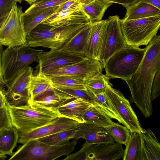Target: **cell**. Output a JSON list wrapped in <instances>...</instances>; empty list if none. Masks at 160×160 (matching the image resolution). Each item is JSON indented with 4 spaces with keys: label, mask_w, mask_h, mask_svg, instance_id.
Here are the masks:
<instances>
[{
    "label": "cell",
    "mask_w": 160,
    "mask_h": 160,
    "mask_svg": "<svg viewBox=\"0 0 160 160\" xmlns=\"http://www.w3.org/2000/svg\"><path fill=\"white\" fill-rule=\"evenodd\" d=\"M91 0H69L60 6L56 12L68 9H82Z\"/></svg>",
    "instance_id": "cell-37"
},
{
    "label": "cell",
    "mask_w": 160,
    "mask_h": 160,
    "mask_svg": "<svg viewBox=\"0 0 160 160\" xmlns=\"http://www.w3.org/2000/svg\"><path fill=\"white\" fill-rule=\"evenodd\" d=\"M76 144V140L61 145H51L37 139L31 140L19 146L8 160H53L69 155L74 150Z\"/></svg>",
    "instance_id": "cell-4"
},
{
    "label": "cell",
    "mask_w": 160,
    "mask_h": 160,
    "mask_svg": "<svg viewBox=\"0 0 160 160\" xmlns=\"http://www.w3.org/2000/svg\"><path fill=\"white\" fill-rule=\"evenodd\" d=\"M53 88L76 98H81L88 102L93 104L91 95L87 90H81L72 88L56 86L52 84Z\"/></svg>",
    "instance_id": "cell-35"
},
{
    "label": "cell",
    "mask_w": 160,
    "mask_h": 160,
    "mask_svg": "<svg viewBox=\"0 0 160 160\" xmlns=\"http://www.w3.org/2000/svg\"><path fill=\"white\" fill-rule=\"evenodd\" d=\"M88 24L53 27L40 23L26 36L27 45L59 49Z\"/></svg>",
    "instance_id": "cell-3"
},
{
    "label": "cell",
    "mask_w": 160,
    "mask_h": 160,
    "mask_svg": "<svg viewBox=\"0 0 160 160\" xmlns=\"http://www.w3.org/2000/svg\"><path fill=\"white\" fill-rule=\"evenodd\" d=\"M112 3L120 4L125 8L137 2L138 0H103Z\"/></svg>",
    "instance_id": "cell-41"
},
{
    "label": "cell",
    "mask_w": 160,
    "mask_h": 160,
    "mask_svg": "<svg viewBox=\"0 0 160 160\" xmlns=\"http://www.w3.org/2000/svg\"><path fill=\"white\" fill-rule=\"evenodd\" d=\"M33 69L28 67L13 79L5 84V90H2L6 104L19 106L28 104L30 99L29 87Z\"/></svg>",
    "instance_id": "cell-11"
},
{
    "label": "cell",
    "mask_w": 160,
    "mask_h": 160,
    "mask_svg": "<svg viewBox=\"0 0 160 160\" xmlns=\"http://www.w3.org/2000/svg\"><path fill=\"white\" fill-rule=\"evenodd\" d=\"M105 93L121 118L122 124L130 132H140L142 128L129 101L118 90L109 85Z\"/></svg>",
    "instance_id": "cell-12"
},
{
    "label": "cell",
    "mask_w": 160,
    "mask_h": 160,
    "mask_svg": "<svg viewBox=\"0 0 160 160\" xmlns=\"http://www.w3.org/2000/svg\"><path fill=\"white\" fill-rule=\"evenodd\" d=\"M92 26L90 23L87 24L59 49L64 52L84 56Z\"/></svg>",
    "instance_id": "cell-22"
},
{
    "label": "cell",
    "mask_w": 160,
    "mask_h": 160,
    "mask_svg": "<svg viewBox=\"0 0 160 160\" xmlns=\"http://www.w3.org/2000/svg\"><path fill=\"white\" fill-rule=\"evenodd\" d=\"M125 146L122 157L123 160H140L141 142L139 133L130 132Z\"/></svg>",
    "instance_id": "cell-30"
},
{
    "label": "cell",
    "mask_w": 160,
    "mask_h": 160,
    "mask_svg": "<svg viewBox=\"0 0 160 160\" xmlns=\"http://www.w3.org/2000/svg\"></svg>",
    "instance_id": "cell-47"
},
{
    "label": "cell",
    "mask_w": 160,
    "mask_h": 160,
    "mask_svg": "<svg viewBox=\"0 0 160 160\" xmlns=\"http://www.w3.org/2000/svg\"><path fill=\"white\" fill-rule=\"evenodd\" d=\"M122 32L127 45L139 47L147 46L157 35L160 26V15L123 21Z\"/></svg>",
    "instance_id": "cell-7"
},
{
    "label": "cell",
    "mask_w": 160,
    "mask_h": 160,
    "mask_svg": "<svg viewBox=\"0 0 160 160\" xmlns=\"http://www.w3.org/2000/svg\"><path fill=\"white\" fill-rule=\"evenodd\" d=\"M123 152L122 144L118 142L89 144L85 141L80 150L63 160H117L122 157Z\"/></svg>",
    "instance_id": "cell-9"
},
{
    "label": "cell",
    "mask_w": 160,
    "mask_h": 160,
    "mask_svg": "<svg viewBox=\"0 0 160 160\" xmlns=\"http://www.w3.org/2000/svg\"><path fill=\"white\" fill-rule=\"evenodd\" d=\"M84 118L85 122L104 128L116 123L108 116L93 104L85 112Z\"/></svg>",
    "instance_id": "cell-29"
},
{
    "label": "cell",
    "mask_w": 160,
    "mask_h": 160,
    "mask_svg": "<svg viewBox=\"0 0 160 160\" xmlns=\"http://www.w3.org/2000/svg\"><path fill=\"white\" fill-rule=\"evenodd\" d=\"M12 126L7 105L0 108V130Z\"/></svg>",
    "instance_id": "cell-38"
},
{
    "label": "cell",
    "mask_w": 160,
    "mask_h": 160,
    "mask_svg": "<svg viewBox=\"0 0 160 160\" xmlns=\"http://www.w3.org/2000/svg\"><path fill=\"white\" fill-rule=\"evenodd\" d=\"M92 104L82 98H75L55 109L61 116L71 119L79 123H82L85 122L84 114Z\"/></svg>",
    "instance_id": "cell-20"
},
{
    "label": "cell",
    "mask_w": 160,
    "mask_h": 160,
    "mask_svg": "<svg viewBox=\"0 0 160 160\" xmlns=\"http://www.w3.org/2000/svg\"><path fill=\"white\" fill-rule=\"evenodd\" d=\"M17 2L21 3L22 1H25L27 2L30 5H31L33 3L37 1L38 0H15Z\"/></svg>",
    "instance_id": "cell-45"
},
{
    "label": "cell",
    "mask_w": 160,
    "mask_h": 160,
    "mask_svg": "<svg viewBox=\"0 0 160 160\" xmlns=\"http://www.w3.org/2000/svg\"><path fill=\"white\" fill-rule=\"evenodd\" d=\"M113 3L103 0H92L82 8L90 22L92 24L101 21L105 12Z\"/></svg>",
    "instance_id": "cell-26"
},
{
    "label": "cell",
    "mask_w": 160,
    "mask_h": 160,
    "mask_svg": "<svg viewBox=\"0 0 160 160\" xmlns=\"http://www.w3.org/2000/svg\"><path fill=\"white\" fill-rule=\"evenodd\" d=\"M79 123L71 119L61 116L49 123L31 132L19 133L18 142L23 144L31 140L37 139L60 132L77 129Z\"/></svg>",
    "instance_id": "cell-15"
},
{
    "label": "cell",
    "mask_w": 160,
    "mask_h": 160,
    "mask_svg": "<svg viewBox=\"0 0 160 160\" xmlns=\"http://www.w3.org/2000/svg\"><path fill=\"white\" fill-rule=\"evenodd\" d=\"M23 12L16 2L0 26V44L8 47L27 45Z\"/></svg>",
    "instance_id": "cell-8"
},
{
    "label": "cell",
    "mask_w": 160,
    "mask_h": 160,
    "mask_svg": "<svg viewBox=\"0 0 160 160\" xmlns=\"http://www.w3.org/2000/svg\"><path fill=\"white\" fill-rule=\"evenodd\" d=\"M6 105L5 96L2 90L0 89V108Z\"/></svg>",
    "instance_id": "cell-44"
},
{
    "label": "cell",
    "mask_w": 160,
    "mask_h": 160,
    "mask_svg": "<svg viewBox=\"0 0 160 160\" xmlns=\"http://www.w3.org/2000/svg\"><path fill=\"white\" fill-rule=\"evenodd\" d=\"M16 2L15 0H0V26Z\"/></svg>",
    "instance_id": "cell-39"
},
{
    "label": "cell",
    "mask_w": 160,
    "mask_h": 160,
    "mask_svg": "<svg viewBox=\"0 0 160 160\" xmlns=\"http://www.w3.org/2000/svg\"><path fill=\"white\" fill-rule=\"evenodd\" d=\"M18 138L19 132L12 126L0 130V152L12 156Z\"/></svg>",
    "instance_id": "cell-25"
},
{
    "label": "cell",
    "mask_w": 160,
    "mask_h": 160,
    "mask_svg": "<svg viewBox=\"0 0 160 160\" xmlns=\"http://www.w3.org/2000/svg\"><path fill=\"white\" fill-rule=\"evenodd\" d=\"M84 56L62 51L59 49L43 52L38 62L39 71L43 73L72 64L84 59Z\"/></svg>",
    "instance_id": "cell-14"
},
{
    "label": "cell",
    "mask_w": 160,
    "mask_h": 160,
    "mask_svg": "<svg viewBox=\"0 0 160 160\" xmlns=\"http://www.w3.org/2000/svg\"><path fill=\"white\" fill-rule=\"evenodd\" d=\"M92 97L94 102L93 104L111 119H115L122 124L121 118L105 92Z\"/></svg>",
    "instance_id": "cell-31"
},
{
    "label": "cell",
    "mask_w": 160,
    "mask_h": 160,
    "mask_svg": "<svg viewBox=\"0 0 160 160\" xmlns=\"http://www.w3.org/2000/svg\"><path fill=\"white\" fill-rule=\"evenodd\" d=\"M52 87V81L44 73L39 71L36 74H33L29 85L28 101Z\"/></svg>",
    "instance_id": "cell-27"
},
{
    "label": "cell",
    "mask_w": 160,
    "mask_h": 160,
    "mask_svg": "<svg viewBox=\"0 0 160 160\" xmlns=\"http://www.w3.org/2000/svg\"><path fill=\"white\" fill-rule=\"evenodd\" d=\"M89 23V19L82 9H75L54 13L40 23L53 27H65Z\"/></svg>",
    "instance_id": "cell-16"
},
{
    "label": "cell",
    "mask_w": 160,
    "mask_h": 160,
    "mask_svg": "<svg viewBox=\"0 0 160 160\" xmlns=\"http://www.w3.org/2000/svg\"><path fill=\"white\" fill-rule=\"evenodd\" d=\"M3 50L2 45L0 44V86L6 84L3 78L2 68V56Z\"/></svg>",
    "instance_id": "cell-42"
},
{
    "label": "cell",
    "mask_w": 160,
    "mask_h": 160,
    "mask_svg": "<svg viewBox=\"0 0 160 160\" xmlns=\"http://www.w3.org/2000/svg\"><path fill=\"white\" fill-rule=\"evenodd\" d=\"M69 0H37L24 12H31L42 9L53 7L61 6Z\"/></svg>",
    "instance_id": "cell-36"
},
{
    "label": "cell",
    "mask_w": 160,
    "mask_h": 160,
    "mask_svg": "<svg viewBox=\"0 0 160 160\" xmlns=\"http://www.w3.org/2000/svg\"><path fill=\"white\" fill-rule=\"evenodd\" d=\"M109 79L106 74L102 72L85 80L84 84L92 96L105 92L108 86L111 84L109 82Z\"/></svg>",
    "instance_id": "cell-28"
},
{
    "label": "cell",
    "mask_w": 160,
    "mask_h": 160,
    "mask_svg": "<svg viewBox=\"0 0 160 160\" xmlns=\"http://www.w3.org/2000/svg\"><path fill=\"white\" fill-rule=\"evenodd\" d=\"M41 49L32 48L28 45L8 47L3 50L2 68L6 84L13 79L33 62H38Z\"/></svg>",
    "instance_id": "cell-6"
},
{
    "label": "cell",
    "mask_w": 160,
    "mask_h": 160,
    "mask_svg": "<svg viewBox=\"0 0 160 160\" xmlns=\"http://www.w3.org/2000/svg\"><path fill=\"white\" fill-rule=\"evenodd\" d=\"M126 12L123 21L160 15V9L149 4L137 2L125 8Z\"/></svg>",
    "instance_id": "cell-23"
},
{
    "label": "cell",
    "mask_w": 160,
    "mask_h": 160,
    "mask_svg": "<svg viewBox=\"0 0 160 160\" xmlns=\"http://www.w3.org/2000/svg\"><path fill=\"white\" fill-rule=\"evenodd\" d=\"M103 68L98 60L86 57L83 60L46 73L47 77L69 76L83 80L102 72Z\"/></svg>",
    "instance_id": "cell-13"
},
{
    "label": "cell",
    "mask_w": 160,
    "mask_h": 160,
    "mask_svg": "<svg viewBox=\"0 0 160 160\" xmlns=\"http://www.w3.org/2000/svg\"><path fill=\"white\" fill-rule=\"evenodd\" d=\"M160 68L156 74L151 88V98L152 101L160 94Z\"/></svg>",
    "instance_id": "cell-40"
},
{
    "label": "cell",
    "mask_w": 160,
    "mask_h": 160,
    "mask_svg": "<svg viewBox=\"0 0 160 160\" xmlns=\"http://www.w3.org/2000/svg\"><path fill=\"white\" fill-rule=\"evenodd\" d=\"M138 2L147 3L160 9V0H138Z\"/></svg>",
    "instance_id": "cell-43"
},
{
    "label": "cell",
    "mask_w": 160,
    "mask_h": 160,
    "mask_svg": "<svg viewBox=\"0 0 160 160\" xmlns=\"http://www.w3.org/2000/svg\"><path fill=\"white\" fill-rule=\"evenodd\" d=\"M143 58L135 73L125 81L130 90L131 100L147 118L152 114L151 88L160 68V36L156 35L145 48Z\"/></svg>",
    "instance_id": "cell-1"
},
{
    "label": "cell",
    "mask_w": 160,
    "mask_h": 160,
    "mask_svg": "<svg viewBox=\"0 0 160 160\" xmlns=\"http://www.w3.org/2000/svg\"><path fill=\"white\" fill-rule=\"evenodd\" d=\"M77 129L73 138L76 139L82 138L89 144L115 142L104 127L84 122L79 123Z\"/></svg>",
    "instance_id": "cell-17"
},
{
    "label": "cell",
    "mask_w": 160,
    "mask_h": 160,
    "mask_svg": "<svg viewBox=\"0 0 160 160\" xmlns=\"http://www.w3.org/2000/svg\"><path fill=\"white\" fill-rule=\"evenodd\" d=\"M7 158L5 155L3 154L0 152V160H4Z\"/></svg>",
    "instance_id": "cell-46"
},
{
    "label": "cell",
    "mask_w": 160,
    "mask_h": 160,
    "mask_svg": "<svg viewBox=\"0 0 160 160\" xmlns=\"http://www.w3.org/2000/svg\"><path fill=\"white\" fill-rule=\"evenodd\" d=\"M119 17H109L104 29L99 61L104 68L108 59L127 45L123 36Z\"/></svg>",
    "instance_id": "cell-10"
},
{
    "label": "cell",
    "mask_w": 160,
    "mask_h": 160,
    "mask_svg": "<svg viewBox=\"0 0 160 160\" xmlns=\"http://www.w3.org/2000/svg\"><path fill=\"white\" fill-rule=\"evenodd\" d=\"M107 19L92 24L84 56L99 60Z\"/></svg>",
    "instance_id": "cell-21"
},
{
    "label": "cell",
    "mask_w": 160,
    "mask_h": 160,
    "mask_svg": "<svg viewBox=\"0 0 160 160\" xmlns=\"http://www.w3.org/2000/svg\"><path fill=\"white\" fill-rule=\"evenodd\" d=\"M77 129L60 132L52 135L40 138L39 141L51 145H59L63 144L73 138Z\"/></svg>",
    "instance_id": "cell-33"
},
{
    "label": "cell",
    "mask_w": 160,
    "mask_h": 160,
    "mask_svg": "<svg viewBox=\"0 0 160 160\" xmlns=\"http://www.w3.org/2000/svg\"><path fill=\"white\" fill-rule=\"evenodd\" d=\"M139 134L140 160H160V144L154 133L149 129H142Z\"/></svg>",
    "instance_id": "cell-19"
},
{
    "label": "cell",
    "mask_w": 160,
    "mask_h": 160,
    "mask_svg": "<svg viewBox=\"0 0 160 160\" xmlns=\"http://www.w3.org/2000/svg\"><path fill=\"white\" fill-rule=\"evenodd\" d=\"M6 104L12 124L19 133L31 132L61 116L55 108L33 106L28 104L19 106Z\"/></svg>",
    "instance_id": "cell-2"
},
{
    "label": "cell",
    "mask_w": 160,
    "mask_h": 160,
    "mask_svg": "<svg viewBox=\"0 0 160 160\" xmlns=\"http://www.w3.org/2000/svg\"><path fill=\"white\" fill-rule=\"evenodd\" d=\"M145 48L127 45L112 55L104 68L110 78H118L125 81L136 72L144 57Z\"/></svg>",
    "instance_id": "cell-5"
},
{
    "label": "cell",
    "mask_w": 160,
    "mask_h": 160,
    "mask_svg": "<svg viewBox=\"0 0 160 160\" xmlns=\"http://www.w3.org/2000/svg\"><path fill=\"white\" fill-rule=\"evenodd\" d=\"M75 98L52 87L28 101V103L33 106L56 109Z\"/></svg>",
    "instance_id": "cell-18"
},
{
    "label": "cell",
    "mask_w": 160,
    "mask_h": 160,
    "mask_svg": "<svg viewBox=\"0 0 160 160\" xmlns=\"http://www.w3.org/2000/svg\"><path fill=\"white\" fill-rule=\"evenodd\" d=\"M60 6L48 8L31 12H24L23 22L26 36L44 20L56 13Z\"/></svg>",
    "instance_id": "cell-24"
},
{
    "label": "cell",
    "mask_w": 160,
    "mask_h": 160,
    "mask_svg": "<svg viewBox=\"0 0 160 160\" xmlns=\"http://www.w3.org/2000/svg\"><path fill=\"white\" fill-rule=\"evenodd\" d=\"M105 128L115 142L122 144H126L129 138L130 132L125 126L116 123Z\"/></svg>",
    "instance_id": "cell-34"
},
{
    "label": "cell",
    "mask_w": 160,
    "mask_h": 160,
    "mask_svg": "<svg viewBox=\"0 0 160 160\" xmlns=\"http://www.w3.org/2000/svg\"><path fill=\"white\" fill-rule=\"evenodd\" d=\"M52 84L57 86L81 90H87L83 80L69 76H58L48 77Z\"/></svg>",
    "instance_id": "cell-32"
}]
</instances>
